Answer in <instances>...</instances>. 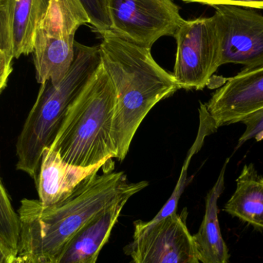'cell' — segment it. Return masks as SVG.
<instances>
[{
	"instance_id": "7",
	"label": "cell",
	"mask_w": 263,
	"mask_h": 263,
	"mask_svg": "<svg viewBox=\"0 0 263 263\" xmlns=\"http://www.w3.org/2000/svg\"><path fill=\"white\" fill-rule=\"evenodd\" d=\"M187 216L185 208L155 223L135 222L133 242L125 250L133 263H194L198 259Z\"/></svg>"
},
{
	"instance_id": "5",
	"label": "cell",
	"mask_w": 263,
	"mask_h": 263,
	"mask_svg": "<svg viewBox=\"0 0 263 263\" xmlns=\"http://www.w3.org/2000/svg\"><path fill=\"white\" fill-rule=\"evenodd\" d=\"M174 37L177 52L173 77L180 89L202 90L221 66L222 44L214 15L184 20Z\"/></svg>"
},
{
	"instance_id": "14",
	"label": "cell",
	"mask_w": 263,
	"mask_h": 263,
	"mask_svg": "<svg viewBox=\"0 0 263 263\" xmlns=\"http://www.w3.org/2000/svg\"><path fill=\"white\" fill-rule=\"evenodd\" d=\"M223 210L254 228L263 230V176L254 164L244 165L236 179V190Z\"/></svg>"
},
{
	"instance_id": "17",
	"label": "cell",
	"mask_w": 263,
	"mask_h": 263,
	"mask_svg": "<svg viewBox=\"0 0 263 263\" xmlns=\"http://www.w3.org/2000/svg\"><path fill=\"white\" fill-rule=\"evenodd\" d=\"M20 239V220L0 178V242L17 255Z\"/></svg>"
},
{
	"instance_id": "1",
	"label": "cell",
	"mask_w": 263,
	"mask_h": 263,
	"mask_svg": "<svg viewBox=\"0 0 263 263\" xmlns=\"http://www.w3.org/2000/svg\"><path fill=\"white\" fill-rule=\"evenodd\" d=\"M136 183H129L123 172L94 173L67 199L55 205L44 206L39 199H23L18 210L17 257L25 263L52 262L79 230Z\"/></svg>"
},
{
	"instance_id": "2",
	"label": "cell",
	"mask_w": 263,
	"mask_h": 263,
	"mask_svg": "<svg viewBox=\"0 0 263 263\" xmlns=\"http://www.w3.org/2000/svg\"><path fill=\"white\" fill-rule=\"evenodd\" d=\"M102 36L103 41L99 45L102 63L117 93L112 134L117 159L122 162L147 114L158 103L181 89L173 73L155 61L151 49L111 32Z\"/></svg>"
},
{
	"instance_id": "6",
	"label": "cell",
	"mask_w": 263,
	"mask_h": 263,
	"mask_svg": "<svg viewBox=\"0 0 263 263\" xmlns=\"http://www.w3.org/2000/svg\"><path fill=\"white\" fill-rule=\"evenodd\" d=\"M109 14L111 32L148 49L184 21L172 0H109Z\"/></svg>"
},
{
	"instance_id": "21",
	"label": "cell",
	"mask_w": 263,
	"mask_h": 263,
	"mask_svg": "<svg viewBox=\"0 0 263 263\" xmlns=\"http://www.w3.org/2000/svg\"><path fill=\"white\" fill-rule=\"evenodd\" d=\"M184 3H197L210 6L230 5L250 9H263V0H181Z\"/></svg>"
},
{
	"instance_id": "9",
	"label": "cell",
	"mask_w": 263,
	"mask_h": 263,
	"mask_svg": "<svg viewBox=\"0 0 263 263\" xmlns=\"http://www.w3.org/2000/svg\"><path fill=\"white\" fill-rule=\"evenodd\" d=\"M205 104L216 129L241 123L255 111L263 108V67L241 71L225 79Z\"/></svg>"
},
{
	"instance_id": "12",
	"label": "cell",
	"mask_w": 263,
	"mask_h": 263,
	"mask_svg": "<svg viewBox=\"0 0 263 263\" xmlns=\"http://www.w3.org/2000/svg\"><path fill=\"white\" fill-rule=\"evenodd\" d=\"M224 162L219 177L205 199V212L197 233L193 235L196 257L201 263H229L230 253L219 227L218 200L225 189V174L230 162Z\"/></svg>"
},
{
	"instance_id": "13",
	"label": "cell",
	"mask_w": 263,
	"mask_h": 263,
	"mask_svg": "<svg viewBox=\"0 0 263 263\" xmlns=\"http://www.w3.org/2000/svg\"><path fill=\"white\" fill-rule=\"evenodd\" d=\"M75 35H35L33 63L35 79L40 84L50 81L57 86L69 72L75 55Z\"/></svg>"
},
{
	"instance_id": "23",
	"label": "cell",
	"mask_w": 263,
	"mask_h": 263,
	"mask_svg": "<svg viewBox=\"0 0 263 263\" xmlns=\"http://www.w3.org/2000/svg\"><path fill=\"white\" fill-rule=\"evenodd\" d=\"M17 255L0 242V263H13Z\"/></svg>"
},
{
	"instance_id": "15",
	"label": "cell",
	"mask_w": 263,
	"mask_h": 263,
	"mask_svg": "<svg viewBox=\"0 0 263 263\" xmlns=\"http://www.w3.org/2000/svg\"><path fill=\"white\" fill-rule=\"evenodd\" d=\"M14 59L33 52L35 30L43 0H9Z\"/></svg>"
},
{
	"instance_id": "11",
	"label": "cell",
	"mask_w": 263,
	"mask_h": 263,
	"mask_svg": "<svg viewBox=\"0 0 263 263\" xmlns=\"http://www.w3.org/2000/svg\"><path fill=\"white\" fill-rule=\"evenodd\" d=\"M111 161L104 160L97 165L83 167L72 165L62 159L50 147L42 154L36 187L39 200L44 206H50L67 199L86 178Z\"/></svg>"
},
{
	"instance_id": "4",
	"label": "cell",
	"mask_w": 263,
	"mask_h": 263,
	"mask_svg": "<svg viewBox=\"0 0 263 263\" xmlns=\"http://www.w3.org/2000/svg\"><path fill=\"white\" fill-rule=\"evenodd\" d=\"M74 49L73 62L63 81L57 86L50 81L40 84L36 100L17 139L16 168L35 182L43 150L52 145L68 108L101 63L100 46L75 42Z\"/></svg>"
},
{
	"instance_id": "3",
	"label": "cell",
	"mask_w": 263,
	"mask_h": 263,
	"mask_svg": "<svg viewBox=\"0 0 263 263\" xmlns=\"http://www.w3.org/2000/svg\"><path fill=\"white\" fill-rule=\"evenodd\" d=\"M116 109L115 87L101 61L68 108L50 148L63 160L78 166L117 158L112 134Z\"/></svg>"
},
{
	"instance_id": "19",
	"label": "cell",
	"mask_w": 263,
	"mask_h": 263,
	"mask_svg": "<svg viewBox=\"0 0 263 263\" xmlns=\"http://www.w3.org/2000/svg\"><path fill=\"white\" fill-rule=\"evenodd\" d=\"M241 123L245 125V130L239 138L236 148L251 139L256 142L263 140V108L246 117Z\"/></svg>"
},
{
	"instance_id": "22",
	"label": "cell",
	"mask_w": 263,
	"mask_h": 263,
	"mask_svg": "<svg viewBox=\"0 0 263 263\" xmlns=\"http://www.w3.org/2000/svg\"><path fill=\"white\" fill-rule=\"evenodd\" d=\"M13 59L4 54H0V95L6 89L8 80L12 72Z\"/></svg>"
},
{
	"instance_id": "25",
	"label": "cell",
	"mask_w": 263,
	"mask_h": 263,
	"mask_svg": "<svg viewBox=\"0 0 263 263\" xmlns=\"http://www.w3.org/2000/svg\"><path fill=\"white\" fill-rule=\"evenodd\" d=\"M194 263H201L200 262H199V260H198V259H196V261H195Z\"/></svg>"
},
{
	"instance_id": "24",
	"label": "cell",
	"mask_w": 263,
	"mask_h": 263,
	"mask_svg": "<svg viewBox=\"0 0 263 263\" xmlns=\"http://www.w3.org/2000/svg\"><path fill=\"white\" fill-rule=\"evenodd\" d=\"M13 263H25L23 260L20 259V258L17 257L15 258V261H14Z\"/></svg>"
},
{
	"instance_id": "18",
	"label": "cell",
	"mask_w": 263,
	"mask_h": 263,
	"mask_svg": "<svg viewBox=\"0 0 263 263\" xmlns=\"http://www.w3.org/2000/svg\"><path fill=\"white\" fill-rule=\"evenodd\" d=\"M86 10L90 25L101 35L111 32L109 0H80Z\"/></svg>"
},
{
	"instance_id": "16",
	"label": "cell",
	"mask_w": 263,
	"mask_h": 263,
	"mask_svg": "<svg viewBox=\"0 0 263 263\" xmlns=\"http://www.w3.org/2000/svg\"><path fill=\"white\" fill-rule=\"evenodd\" d=\"M199 127L196 140H195L194 143L192 145L191 148L189 150L185 162L182 165L180 176H179L177 183H176V187L173 190V194L171 195L166 203L164 205V206L158 213V214L152 220L148 221L151 223L159 222V221L171 216L173 213H176L179 199H180L181 196H182V193L185 190V185H186L187 173H188V168L191 159H193L194 155H196L202 148L205 137L213 134V133L217 130L216 128L215 127L211 118L209 116L208 112H207L204 103H200V107H199Z\"/></svg>"
},
{
	"instance_id": "8",
	"label": "cell",
	"mask_w": 263,
	"mask_h": 263,
	"mask_svg": "<svg viewBox=\"0 0 263 263\" xmlns=\"http://www.w3.org/2000/svg\"><path fill=\"white\" fill-rule=\"evenodd\" d=\"M213 7L222 44L221 66L241 65V71L262 68L263 15L241 6Z\"/></svg>"
},
{
	"instance_id": "20",
	"label": "cell",
	"mask_w": 263,
	"mask_h": 263,
	"mask_svg": "<svg viewBox=\"0 0 263 263\" xmlns=\"http://www.w3.org/2000/svg\"><path fill=\"white\" fill-rule=\"evenodd\" d=\"M0 54L13 58L9 0H0Z\"/></svg>"
},
{
	"instance_id": "10",
	"label": "cell",
	"mask_w": 263,
	"mask_h": 263,
	"mask_svg": "<svg viewBox=\"0 0 263 263\" xmlns=\"http://www.w3.org/2000/svg\"><path fill=\"white\" fill-rule=\"evenodd\" d=\"M148 185L146 181L137 182L136 186L94 216L69 239L51 263H97L123 207L132 196Z\"/></svg>"
}]
</instances>
